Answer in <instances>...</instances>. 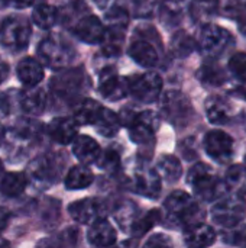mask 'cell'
I'll use <instances>...</instances> for the list:
<instances>
[{
	"mask_svg": "<svg viewBox=\"0 0 246 248\" xmlns=\"http://www.w3.org/2000/svg\"><path fill=\"white\" fill-rule=\"evenodd\" d=\"M164 212L170 227H186L188 230L204 219L203 208L183 190H175L165 199Z\"/></svg>",
	"mask_w": 246,
	"mask_h": 248,
	"instance_id": "cell-1",
	"label": "cell"
},
{
	"mask_svg": "<svg viewBox=\"0 0 246 248\" xmlns=\"http://www.w3.org/2000/svg\"><path fill=\"white\" fill-rule=\"evenodd\" d=\"M41 132L42 126L30 119H19L12 128H9L4 144H7L9 154L13 157L12 161L23 160L25 154L39 141Z\"/></svg>",
	"mask_w": 246,
	"mask_h": 248,
	"instance_id": "cell-2",
	"label": "cell"
},
{
	"mask_svg": "<svg viewBox=\"0 0 246 248\" xmlns=\"http://www.w3.org/2000/svg\"><path fill=\"white\" fill-rule=\"evenodd\" d=\"M187 180L194 195L204 202H213L222 195V180L219 179L216 171L204 163L191 167Z\"/></svg>",
	"mask_w": 246,
	"mask_h": 248,
	"instance_id": "cell-3",
	"label": "cell"
},
{
	"mask_svg": "<svg viewBox=\"0 0 246 248\" xmlns=\"http://www.w3.org/2000/svg\"><path fill=\"white\" fill-rule=\"evenodd\" d=\"M30 36V22L25 16H9L0 25V44L12 52L25 51L29 45Z\"/></svg>",
	"mask_w": 246,
	"mask_h": 248,
	"instance_id": "cell-4",
	"label": "cell"
},
{
	"mask_svg": "<svg viewBox=\"0 0 246 248\" xmlns=\"http://www.w3.org/2000/svg\"><path fill=\"white\" fill-rule=\"evenodd\" d=\"M233 44L235 38L228 29L210 23L202 28L197 41V48L206 58L216 60L222 57Z\"/></svg>",
	"mask_w": 246,
	"mask_h": 248,
	"instance_id": "cell-5",
	"label": "cell"
},
{
	"mask_svg": "<svg viewBox=\"0 0 246 248\" xmlns=\"http://www.w3.org/2000/svg\"><path fill=\"white\" fill-rule=\"evenodd\" d=\"M38 57L43 65L59 70L65 68L74 60V48L59 35H51L39 42Z\"/></svg>",
	"mask_w": 246,
	"mask_h": 248,
	"instance_id": "cell-6",
	"label": "cell"
},
{
	"mask_svg": "<svg viewBox=\"0 0 246 248\" xmlns=\"http://www.w3.org/2000/svg\"><path fill=\"white\" fill-rule=\"evenodd\" d=\"M62 171V161L58 154H43L33 158L28 169L26 176L29 183L38 187H48L54 185Z\"/></svg>",
	"mask_w": 246,
	"mask_h": 248,
	"instance_id": "cell-7",
	"label": "cell"
},
{
	"mask_svg": "<svg viewBox=\"0 0 246 248\" xmlns=\"http://www.w3.org/2000/svg\"><path fill=\"white\" fill-rule=\"evenodd\" d=\"M161 109L164 118L175 126L187 125L193 116V106L190 99L178 90H170L162 96Z\"/></svg>",
	"mask_w": 246,
	"mask_h": 248,
	"instance_id": "cell-8",
	"label": "cell"
},
{
	"mask_svg": "<svg viewBox=\"0 0 246 248\" xmlns=\"http://www.w3.org/2000/svg\"><path fill=\"white\" fill-rule=\"evenodd\" d=\"M246 215V205L242 196L232 195L229 198L220 199L212 209L213 221L225 228L238 227Z\"/></svg>",
	"mask_w": 246,
	"mask_h": 248,
	"instance_id": "cell-9",
	"label": "cell"
},
{
	"mask_svg": "<svg viewBox=\"0 0 246 248\" xmlns=\"http://www.w3.org/2000/svg\"><path fill=\"white\" fill-rule=\"evenodd\" d=\"M162 92V78L157 73H144L129 80V93L142 103H154Z\"/></svg>",
	"mask_w": 246,
	"mask_h": 248,
	"instance_id": "cell-10",
	"label": "cell"
},
{
	"mask_svg": "<svg viewBox=\"0 0 246 248\" xmlns=\"http://www.w3.org/2000/svg\"><path fill=\"white\" fill-rule=\"evenodd\" d=\"M159 116L155 112L145 110L141 113H135L130 122L128 124L129 138L136 144H146L149 142L157 129L159 128Z\"/></svg>",
	"mask_w": 246,
	"mask_h": 248,
	"instance_id": "cell-11",
	"label": "cell"
},
{
	"mask_svg": "<svg viewBox=\"0 0 246 248\" xmlns=\"http://www.w3.org/2000/svg\"><path fill=\"white\" fill-rule=\"evenodd\" d=\"M99 92L107 100H120L129 93V80L120 77L113 68H106L99 78Z\"/></svg>",
	"mask_w": 246,
	"mask_h": 248,
	"instance_id": "cell-12",
	"label": "cell"
},
{
	"mask_svg": "<svg viewBox=\"0 0 246 248\" xmlns=\"http://www.w3.org/2000/svg\"><path fill=\"white\" fill-rule=\"evenodd\" d=\"M203 147L212 158L222 163V161H226L232 157L233 138L225 131L213 129V131H209L206 134L204 141H203Z\"/></svg>",
	"mask_w": 246,
	"mask_h": 248,
	"instance_id": "cell-13",
	"label": "cell"
},
{
	"mask_svg": "<svg viewBox=\"0 0 246 248\" xmlns=\"http://www.w3.org/2000/svg\"><path fill=\"white\" fill-rule=\"evenodd\" d=\"M106 33V28L101 20L94 15L81 16L74 25V35L86 44H101Z\"/></svg>",
	"mask_w": 246,
	"mask_h": 248,
	"instance_id": "cell-14",
	"label": "cell"
},
{
	"mask_svg": "<svg viewBox=\"0 0 246 248\" xmlns=\"http://www.w3.org/2000/svg\"><path fill=\"white\" fill-rule=\"evenodd\" d=\"M78 126L80 125L74 118H68V116L54 118L46 128V134L54 142L59 145H68L72 144V141L77 138Z\"/></svg>",
	"mask_w": 246,
	"mask_h": 248,
	"instance_id": "cell-15",
	"label": "cell"
},
{
	"mask_svg": "<svg viewBox=\"0 0 246 248\" xmlns=\"http://www.w3.org/2000/svg\"><path fill=\"white\" fill-rule=\"evenodd\" d=\"M17 103L20 106V109L30 116H39L43 113L46 103H48V97L43 89H41L39 86H29L19 93V99Z\"/></svg>",
	"mask_w": 246,
	"mask_h": 248,
	"instance_id": "cell-16",
	"label": "cell"
},
{
	"mask_svg": "<svg viewBox=\"0 0 246 248\" xmlns=\"http://www.w3.org/2000/svg\"><path fill=\"white\" fill-rule=\"evenodd\" d=\"M83 78H84V73L81 70H70L54 77L51 81V89L57 96L62 99L70 97L81 90Z\"/></svg>",
	"mask_w": 246,
	"mask_h": 248,
	"instance_id": "cell-17",
	"label": "cell"
},
{
	"mask_svg": "<svg viewBox=\"0 0 246 248\" xmlns=\"http://www.w3.org/2000/svg\"><path fill=\"white\" fill-rule=\"evenodd\" d=\"M87 240L94 247H109L116 243L117 234L109 221L99 218L90 224V228L87 231Z\"/></svg>",
	"mask_w": 246,
	"mask_h": 248,
	"instance_id": "cell-18",
	"label": "cell"
},
{
	"mask_svg": "<svg viewBox=\"0 0 246 248\" xmlns=\"http://www.w3.org/2000/svg\"><path fill=\"white\" fill-rule=\"evenodd\" d=\"M100 212H101L100 202L91 198L75 201L68 206L70 217L78 224H91L93 221L99 219Z\"/></svg>",
	"mask_w": 246,
	"mask_h": 248,
	"instance_id": "cell-19",
	"label": "cell"
},
{
	"mask_svg": "<svg viewBox=\"0 0 246 248\" xmlns=\"http://www.w3.org/2000/svg\"><path fill=\"white\" fill-rule=\"evenodd\" d=\"M72 154L77 157V160L83 164H94L100 154V145L96 140H93L88 135H77V138L72 141Z\"/></svg>",
	"mask_w": 246,
	"mask_h": 248,
	"instance_id": "cell-20",
	"label": "cell"
},
{
	"mask_svg": "<svg viewBox=\"0 0 246 248\" xmlns=\"http://www.w3.org/2000/svg\"><path fill=\"white\" fill-rule=\"evenodd\" d=\"M16 73H17V78L20 80V83L26 87L38 86L45 77L43 65L36 58H32V57L22 58L16 67Z\"/></svg>",
	"mask_w": 246,
	"mask_h": 248,
	"instance_id": "cell-21",
	"label": "cell"
},
{
	"mask_svg": "<svg viewBox=\"0 0 246 248\" xmlns=\"http://www.w3.org/2000/svg\"><path fill=\"white\" fill-rule=\"evenodd\" d=\"M135 192L139 195L157 199L161 193V179L155 170H141L135 176Z\"/></svg>",
	"mask_w": 246,
	"mask_h": 248,
	"instance_id": "cell-22",
	"label": "cell"
},
{
	"mask_svg": "<svg viewBox=\"0 0 246 248\" xmlns=\"http://www.w3.org/2000/svg\"><path fill=\"white\" fill-rule=\"evenodd\" d=\"M204 109H206L207 119L215 125L228 124L229 119L232 118V106H231V103L226 99L220 97V96L207 97V100L204 103Z\"/></svg>",
	"mask_w": 246,
	"mask_h": 248,
	"instance_id": "cell-23",
	"label": "cell"
},
{
	"mask_svg": "<svg viewBox=\"0 0 246 248\" xmlns=\"http://www.w3.org/2000/svg\"><path fill=\"white\" fill-rule=\"evenodd\" d=\"M28 185L29 179L26 173H4V176L0 180V193L6 198H19L25 193Z\"/></svg>",
	"mask_w": 246,
	"mask_h": 248,
	"instance_id": "cell-24",
	"label": "cell"
},
{
	"mask_svg": "<svg viewBox=\"0 0 246 248\" xmlns=\"http://www.w3.org/2000/svg\"><path fill=\"white\" fill-rule=\"evenodd\" d=\"M129 55L136 64L142 67H154L158 62L157 49L148 41H144V39H138L130 44Z\"/></svg>",
	"mask_w": 246,
	"mask_h": 248,
	"instance_id": "cell-25",
	"label": "cell"
},
{
	"mask_svg": "<svg viewBox=\"0 0 246 248\" xmlns=\"http://www.w3.org/2000/svg\"><path fill=\"white\" fill-rule=\"evenodd\" d=\"M103 106L93 99H83L74 106L72 118L78 122V125H94L99 119Z\"/></svg>",
	"mask_w": 246,
	"mask_h": 248,
	"instance_id": "cell-26",
	"label": "cell"
},
{
	"mask_svg": "<svg viewBox=\"0 0 246 248\" xmlns=\"http://www.w3.org/2000/svg\"><path fill=\"white\" fill-rule=\"evenodd\" d=\"M94 180V174L93 171L87 167V164H80V166H74L70 169V171L67 173L65 179H64V185L68 190H81L88 187Z\"/></svg>",
	"mask_w": 246,
	"mask_h": 248,
	"instance_id": "cell-27",
	"label": "cell"
},
{
	"mask_svg": "<svg viewBox=\"0 0 246 248\" xmlns=\"http://www.w3.org/2000/svg\"><path fill=\"white\" fill-rule=\"evenodd\" d=\"M216 232L210 225H206L203 222L188 228L186 231V243L190 247H209L215 243Z\"/></svg>",
	"mask_w": 246,
	"mask_h": 248,
	"instance_id": "cell-28",
	"label": "cell"
},
{
	"mask_svg": "<svg viewBox=\"0 0 246 248\" xmlns=\"http://www.w3.org/2000/svg\"><path fill=\"white\" fill-rule=\"evenodd\" d=\"M197 78L202 84L207 87H220L226 81V74L225 70L215 60H210L200 67V70L197 71Z\"/></svg>",
	"mask_w": 246,
	"mask_h": 248,
	"instance_id": "cell-29",
	"label": "cell"
},
{
	"mask_svg": "<svg viewBox=\"0 0 246 248\" xmlns=\"http://www.w3.org/2000/svg\"><path fill=\"white\" fill-rule=\"evenodd\" d=\"M197 48V41L184 31H178L170 41V52L175 58H186Z\"/></svg>",
	"mask_w": 246,
	"mask_h": 248,
	"instance_id": "cell-30",
	"label": "cell"
},
{
	"mask_svg": "<svg viewBox=\"0 0 246 248\" xmlns=\"http://www.w3.org/2000/svg\"><path fill=\"white\" fill-rule=\"evenodd\" d=\"M59 19L58 9L48 4V3H39L35 4L32 10V22L41 28V29H51L57 25Z\"/></svg>",
	"mask_w": 246,
	"mask_h": 248,
	"instance_id": "cell-31",
	"label": "cell"
},
{
	"mask_svg": "<svg viewBox=\"0 0 246 248\" xmlns=\"http://www.w3.org/2000/svg\"><path fill=\"white\" fill-rule=\"evenodd\" d=\"M125 31L123 28H112L106 26V33L101 41L103 54L107 57H116L120 54L123 41H125Z\"/></svg>",
	"mask_w": 246,
	"mask_h": 248,
	"instance_id": "cell-32",
	"label": "cell"
},
{
	"mask_svg": "<svg viewBox=\"0 0 246 248\" xmlns=\"http://www.w3.org/2000/svg\"><path fill=\"white\" fill-rule=\"evenodd\" d=\"M225 185L233 195L242 198L246 196V164H236L229 167L225 176Z\"/></svg>",
	"mask_w": 246,
	"mask_h": 248,
	"instance_id": "cell-33",
	"label": "cell"
},
{
	"mask_svg": "<svg viewBox=\"0 0 246 248\" xmlns=\"http://www.w3.org/2000/svg\"><path fill=\"white\" fill-rule=\"evenodd\" d=\"M120 125H122V121H120V116L116 115L113 110L110 109H106L103 108L99 119L96 121L94 124V128L97 129V132L103 137H115L119 129H120Z\"/></svg>",
	"mask_w": 246,
	"mask_h": 248,
	"instance_id": "cell-34",
	"label": "cell"
},
{
	"mask_svg": "<svg viewBox=\"0 0 246 248\" xmlns=\"http://www.w3.org/2000/svg\"><path fill=\"white\" fill-rule=\"evenodd\" d=\"M157 171L167 182L173 183V182H177L181 177L183 167H181V163H180V160L177 157H174V155H164L158 161V164H157Z\"/></svg>",
	"mask_w": 246,
	"mask_h": 248,
	"instance_id": "cell-35",
	"label": "cell"
},
{
	"mask_svg": "<svg viewBox=\"0 0 246 248\" xmlns=\"http://www.w3.org/2000/svg\"><path fill=\"white\" fill-rule=\"evenodd\" d=\"M162 219V214L158 211V209H154V211H149L146 212L144 217H139L135 219L132 228H130V232L132 235L135 237H142L144 234H146L155 224H158L159 221Z\"/></svg>",
	"mask_w": 246,
	"mask_h": 248,
	"instance_id": "cell-36",
	"label": "cell"
},
{
	"mask_svg": "<svg viewBox=\"0 0 246 248\" xmlns=\"http://www.w3.org/2000/svg\"><path fill=\"white\" fill-rule=\"evenodd\" d=\"M96 164L101 169V170H106L109 173H113L116 170H119L120 167V155L117 151L109 148L106 151H101L99 160L96 161Z\"/></svg>",
	"mask_w": 246,
	"mask_h": 248,
	"instance_id": "cell-37",
	"label": "cell"
},
{
	"mask_svg": "<svg viewBox=\"0 0 246 248\" xmlns=\"http://www.w3.org/2000/svg\"><path fill=\"white\" fill-rule=\"evenodd\" d=\"M229 70L238 78L246 81V52H236L229 60Z\"/></svg>",
	"mask_w": 246,
	"mask_h": 248,
	"instance_id": "cell-38",
	"label": "cell"
},
{
	"mask_svg": "<svg viewBox=\"0 0 246 248\" xmlns=\"http://www.w3.org/2000/svg\"><path fill=\"white\" fill-rule=\"evenodd\" d=\"M106 20H107V26L112 28H123L126 29L128 22H129V16L128 13L120 9V7H113L107 12L106 15Z\"/></svg>",
	"mask_w": 246,
	"mask_h": 248,
	"instance_id": "cell-39",
	"label": "cell"
},
{
	"mask_svg": "<svg viewBox=\"0 0 246 248\" xmlns=\"http://www.w3.org/2000/svg\"><path fill=\"white\" fill-rule=\"evenodd\" d=\"M144 246L145 247H171L173 243H171L170 237H167L164 234H155Z\"/></svg>",
	"mask_w": 246,
	"mask_h": 248,
	"instance_id": "cell-40",
	"label": "cell"
},
{
	"mask_svg": "<svg viewBox=\"0 0 246 248\" xmlns=\"http://www.w3.org/2000/svg\"><path fill=\"white\" fill-rule=\"evenodd\" d=\"M35 0H0L3 6L13 7V9H26L33 4Z\"/></svg>",
	"mask_w": 246,
	"mask_h": 248,
	"instance_id": "cell-41",
	"label": "cell"
},
{
	"mask_svg": "<svg viewBox=\"0 0 246 248\" xmlns=\"http://www.w3.org/2000/svg\"><path fill=\"white\" fill-rule=\"evenodd\" d=\"M0 112L3 115H9L12 112V102L7 93H0Z\"/></svg>",
	"mask_w": 246,
	"mask_h": 248,
	"instance_id": "cell-42",
	"label": "cell"
},
{
	"mask_svg": "<svg viewBox=\"0 0 246 248\" xmlns=\"http://www.w3.org/2000/svg\"><path fill=\"white\" fill-rule=\"evenodd\" d=\"M9 219H10V214L6 208L0 206V232H3L7 225H9Z\"/></svg>",
	"mask_w": 246,
	"mask_h": 248,
	"instance_id": "cell-43",
	"label": "cell"
},
{
	"mask_svg": "<svg viewBox=\"0 0 246 248\" xmlns=\"http://www.w3.org/2000/svg\"><path fill=\"white\" fill-rule=\"evenodd\" d=\"M235 17L241 25H246V3H239L238 12L235 13Z\"/></svg>",
	"mask_w": 246,
	"mask_h": 248,
	"instance_id": "cell-44",
	"label": "cell"
},
{
	"mask_svg": "<svg viewBox=\"0 0 246 248\" xmlns=\"http://www.w3.org/2000/svg\"><path fill=\"white\" fill-rule=\"evenodd\" d=\"M9 70H10L9 68V64L4 60L0 58V84L9 77Z\"/></svg>",
	"mask_w": 246,
	"mask_h": 248,
	"instance_id": "cell-45",
	"label": "cell"
},
{
	"mask_svg": "<svg viewBox=\"0 0 246 248\" xmlns=\"http://www.w3.org/2000/svg\"><path fill=\"white\" fill-rule=\"evenodd\" d=\"M6 135H7V129L3 126V124L0 122V147L4 144V141H6Z\"/></svg>",
	"mask_w": 246,
	"mask_h": 248,
	"instance_id": "cell-46",
	"label": "cell"
},
{
	"mask_svg": "<svg viewBox=\"0 0 246 248\" xmlns=\"http://www.w3.org/2000/svg\"><path fill=\"white\" fill-rule=\"evenodd\" d=\"M244 83H245V84L241 86V92H239V93H241V96H242L244 99H246V81H244Z\"/></svg>",
	"mask_w": 246,
	"mask_h": 248,
	"instance_id": "cell-47",
	"label": "cell"
},
{
	"mask_svg": "<svg viewBox=\"0 0 246 248\" xmlns=\"http://www.w3.org/2000/svg\"><path fill=\"white\" fill-rule=\"evenodd\" d=\"M3 176H4V166H3V161L0 160V180H1Z\"/></svg>",
	"mask_w": 246,
	"mask_h": 248,
	"instance_id": "cell-48",
	"label": "cell"
},
{
	"mask_svg": "<svg viewBox=\"0 0 246 248\" xmlns=\"http://www.w3.org/2000/svg\"><path fill=\"white\" fill-rule=\"evenodd\" d=\"M241 119H242V125H244V128L246 129V110L245 112H242V115H241Z\"/></svg>",
	"mask_w": 246,
	"mask_h": 248,
	"instance_id": "cell-49",
	"label": "cell"
},
{
	"mask_svg": "<svg viewBox=\"0 0 246 248\" xmlns=\"http://www.w3.org/2000/svg\"><path fill=\"white\" fill-rule=\"evenodd\" d=\"M245 164H246V157H245Z\"/></svg>",
	"mask_w": 246,
	"mask_h": 248,
	"instance_id": "cell-50",
	"label": "cell"
},
{
	"mask_svg": "<svg viewBox=\"0 0 246 248\" xmlns=\"http://www.w3.org/2000/svg\"><path fill=\"white\" fill-rule=\"evenodd\" d=\"M200 1H204V0H200Z\"/></svg>",
	"mask_w": 246,
	"mask_h": 248,
	"instance_id": "cell-51",
	"label": "cell"
}]
</instances>
